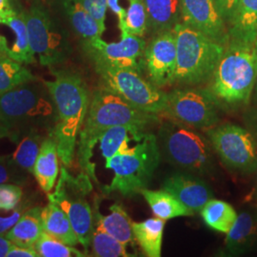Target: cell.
<instances>
[{
    "label": "cell",
    "instance_id": "obj_21",
    "mask_svg": "<svg viewBox=\"0 0 257 257\" xmlns=\"http://www.w3.org/2000/svg\"><path fill=\"white\" fill-rule=\"evenodd\" d=\"M41 217L45 232L69 246L75 247L79 244V240L68 215L55 203L49 201L42 209Z\"/></svg>",
    "mask_w": 257,
    "mask_h": 257
},
{
    "label": "cell",
    "instance_id": "obj_7",
    "mask_svg": "<svg viewBox=\"0 0 257 257\" xmlns=\"http://www.w3.org/2000/svg\"><path fill=\"white\" fill-rule=\"evenodd\" d=\"M158 142L160 151L175 166L197 174L211 171V142L195 128L169 117L161 123Z\"/></svg>",
    "mask_w": 257,
    "mask_h": 257
},
{
    "label": "cell",
    "instance_id": "obj_2",
    "mask_svg": "<svg viewBox=\"0 0 257 257\" xmlns=\"http://www.w3.org/2000/svg\"><path fill=\"white\" fill-rule=\"evenodd\" d=\"M55 79L44 81L57 109V120L51 133L59 159L66 167L74 162L77 137L89 110L90 92L82 78L66 70H53Z\"/></svg>",
    "mask_w": 257,
    "mask_h": 257
},
{
    "label": "cell",
    "instance_id": "obj_33",
    "mask_svg": "<svg viewBox=\"0 0 257 257\" xmlns=\"http://www.w3.org/2000/svg\"><path fill=\"white\" fill-rule=\"evenodd\" d=\"M90 246L92 247V256H132L127 252L126 245L96 227H94Z\"/></svg>",
    "mask_w": 257,
    "mask_h": 257
},
{
    "label": "cell",
    "instance_id": "obj_26",
    "mask_svg": "<svg viewBox=\"0 0 257 257\" xmlns=\"http://www.w3.org/2000/svg\"><path fill=\"white\" fill-rule=\"evenodd\" d=\"M149 25L158 34L171 31L181 19L179 0H144Z\"/></svg>",
    "mask_w": 257,
    "mask_h": 257
},
{
    "label": "cell",
    "instance_id": "obj_44",
    "mask_svg": "<svg viewBox=\"0 0 257 257\" xmlns=\"http://www.w3.org/2000/svg\"><path fill=\"white\" fill-rule=\"evenodd\" d=\"M14 9L10 3V0H0V14L2 19L5 15H7L12 10Z\"/></svg>",
    "mask_w": 257,
    "mask_h": 257
},
{
    "label": "cell",
    "instance_id": "obj_43",
    "mask_svg": "<svg viewBox=\"0 0 257 257\" xmlns=\"http://www.w3.org/2000/svg\"><path fill=\"white\" fill-rule=\"evenodd\" d=\"M10 47L6 37L0 35V57H9Z\"/></svg>",
    "mask_w": 257,
    "mask_h": 257
},
{
    "label": "cell",
    "instance_id": "obj_41",
    "mask_svg": "<svg viewBox=\"0 0 257 257\" xmlns=\"http://www.w3.org/2000/svg\"><path fill=\"white\" fill-rule=\"evenodd\" d=\"M121 0H107L108 8L117 17L118 19V27H123L125 17H126V8L121 5Z\"/></svg>",
    "mask_w": 257,
    "mask_h": 257
},
{
    "label": "cell",
    "instance_id": "obj_29",
    "mask_svg": "<svg viewBox=\"0 0 257 257\" xmlns=\"http://www.w3.org/2000/svg\"><path fill=\"white\" fill-rule=\"evenodd\" d=\"M66 8L74 31L85 41L102 37L106 26H103L96 19H93L79 0H68L66 2Z\"/></svg>",
    "mask_w": 257,
    "mask_h": 257
},
{
    "label": "cell",
    "instance_id": "obj_23",
    "mask_svg": "<svg viewBox=\"0 0 257 257\" xmlns=\"http://www.w3.org/2000/svg\"><path fill=\"white\" fill-rule=\"evenodd\" d=\"M230 24V39L254 43L257 37V0H240Z\"/></svg>",
    "mask_w": 257,
    "mask_h": 257
},
{
    "label": "cell",
    "instance_id": "obj_6",
    "mask_svg": "<svg viewBox=\"0 0 257 257\" xmlns=\"http://www.w3.org/2000/svg\"><path fill=\"white\" fill-rule=\"evenodd\" d=\"M173 30L177 52L175 82L194 85L210 79L226 46L185 23L179 22Z\"/></svg>",
    "mask_w": 257,
    "mask_h": 257
},
{
    "label": "cell",
    "instance_id": "obj_27",
    "mask_svg": "<svg viewBox=\"0 0 257 257\" xmlns=\"http://www.w3.org/2000/svg\"><path fill=\"white\" fill-rule=\"evenodd\" d=\"M140 193L143 195L156 217L163 220L194 214L193 211L189 210L172 193H168L165 190L153 191L146 188Z\"/></svg>",
    "mask_w": 257,
    "mask_h": 257
},
{
    "label": "cell",
    "instance_id": "obj_25",
    "mask_svg": "<svg viewBox=\"0 0 257 257\" xmlns=\"http://www.w3.org/2000/svg\"><path fill=\"white\" fill-rule=\"evenodd\" d=\"M41 207L29 208L18 223L5 235L14 244L24 247H34L43 232Z\"/></svg>",
    "mask_w": 257,
    "mask_h": 257
},
{
    "label": "cell",
    "instance_id": "obj_18",
    "mask_svg": "<svg viewBox=\"0 0 257 257\" xmlns=\"http://www.w3.org/2000/svg\"><path fill=\"white\" fill-rule=\"evenodd\" d=\"M3 24L7 25L16 36L15 43L10 47L9 57L21 64H31L36 61L29 39L25 11L13 9L3 17Z\"/></svg>",
    "mask_w": 257,
    "mask_h": 257
},
{
    "label": "cell",
    "instance_id": "obj_37",
    "mask_svg": "<svg viewBox=\"0 0 257 257\" xmlns=\"http://www.w3.org/2000/svg\"><path fill=\"white\" fill-rule=\"evenodd\" d=\"M31 203L29 201L20 202L19 206L13 210V212L5 217L0 216V235H6L10 230L18 223L19 218L23 215V213L30 208Z\"/></svg>",
    "mask_w": 257,
    "mask_h": 257
},
{
    "label": "cell",
    "instance_id": "obj_11",
    "mask_svg": "<svg viewBox=\"0 0 257 257\" xmlns=\"http://www.w3.org/2000/svg\"><path fill=\"white\" fill-rule=\"evenodd\" d=\"M218 102L201 89H175L167 93L166 115L195 130H208L218 122Z\"/></svg>",
    "mask_w": 257,
    "mask_h": 257
},
{
    "label": "cell",
    "instance_id": "obj_5",
    "mask_svg": "<svg viewBox=\"0 0 257 257\" xmlns=\"http://www.w3.org/2000/svg\"><path fill=\"white\" fill-rule=\"evenodd\" d=\"M160 148L155 135L145 133L135 145L106 161L105 167L113 172L106 193H119L134 196L146 189L160 162Z\"/></svg>",
    "mask_w": 257,
    "mask_h": 257
},
{
    "label": "cell",
    "instance_id": "obj_16",
    "mask_svg": "<svg viewBox=\"0 0 257 257\" xmlns=\"http://www.w3.org/2000/svg\"><path fill=\"white\" fill-rule=\"evenodd\" d=\"M162 190L172 193L194 213L201 211L212 198L211 189L207 184L186 174H175L167 177L162 184Z\"/></svg>",
    "mask_w": 257,
    "mask_h": 257
},
{
    "label": "cell",
    "instance_id": "obj_9",
    "mask_svg": "<svg viewBox=\"0 0 257 257\" xmlns=\"http://www.w3.org/2000/svg\"><path fill=\"white\" fill-rule=\"evenodd\" d=\"M94 65L104 87L118 94L128 104L150 113L165 112L167 93L155 84L144 79L139 72L108 65Z\"/></svg>",
    "mask_w": 257,
    "mask_h": 257
},
{
    "label": "cell",
    "instance_id": "obj_20",
    "mask_svg": "<svg viewBox=\"0 0 257 257\" xmlns=\"http://www.w3.org/2000/svg\"><path fill=\"white\" fill-rule=\"evenodd\" d=\"M110 214L103 216L97 210L93 213L94 227L109 233L122 244L128 245L135 239L133 231V221L124 208L115 203L110 208Z\"/></svg>",
    "mask_w": 257,
    "mask_h": 257
},
{
    "label": "cell",
    "instance_id": "obj_35",
    "mask_svg": "<svg viewBox=\"0 0 257 257\" xmlns=\"http://www.w3.org/2000/svg\"><path fill=\"white\" fill-rule=\"evenodd\" d=\"M29 174L15 165L8 156H0V185L13 183L23 185L27 181Z\"/></svg>",
    "mask_w": 257,
    "mask_h": 257
},
{
    "label": "cell",
    "instance_id": "obj_40",
    "mask_svg": "<svg viewBox=\"0 0 257 257\" xmlns=\"http://www.w3.org/2000/svg\"><path fill=\"white\" fill-rule=\"evenodd\" d=\"M6 257H38L34 247H24L12 243Z\"/></svg>",
    "mask_w": 257,
    "mask_h": 257
},
{
    "label": "cell",
    "instance_id": "obj_17",
    "mask_svg": "<svg viewBox=\"0 0 257 257\" xmlns=\"http://www.w3.org/2000/svg\"><path fill=\"white\" fill-rule=\"evenodd\" d=\"M58 158L55 139L48 135L42 142L33 173L38 185L45 193H51L55 188L59 173Z\"/></svg>",
    "mask_w": 257,
    "mask_h": 257
},
{
    "label": "cell",
    "instance_id": "obj_34",
    "mask_svg": "<svg viewBox=\"0 0 257 257\" xmlns=\"http://www.w3.org/2000/svg\"><path fill=\"white\" fill-rule=\"evenodd\" d=\"M34 248H36L38 257L86 256L80 250L65 244L44 230L37 239Z\"/></svg>",
    "mask_w": 257,
    "mask_h": 257
},
{
    "label": "cell",
    "instance_id": "obj_10",
    "mask_svg": "<svg viewBox=\"0 0 257 257\" xmlns=\"http://www.w3.org/2000/svg\"><path fill=\"white\" fill-rule=\"evenodd\" d=\"M25 19L30 44L40 64L52 67L65 61L70 53L68 40L39 0L25 12Z\"/></svg>",
    "mask_w": 257,
    "mask_h": 257
},
{
    "label": "cell",
    "instance_id": "obj_14",
    "mask_svg": "<svg viewBox=\"0 0 257 257\" xmlns=\"http://www.w3.org/2000/svg\"><path fill=\"white\" fill-rule=\"evenodd\" d=\"M144 58L151 82L159 88L175 83L177 52L174 30L159 33L146 47Z\"/></svg>",
    "mask_w": 257,
    "mask_h": 257
},
{
    "label": "cell",
    "instance_id": "obj_48",
    "mask_svg": "<svg viewBox=\"0 0 257 257\" xmlns=\"http://www.w3.org/2000/svg\"><path fill=\"white\" fill-rule=\"evenodd\" d=\"M254 47H255V49L257 50V37L256 39H255V41H254Z\"/></svg>",
    "mask_w": 257,
    "mask_h": 257
},
{
    "label": "cell",
    "instance_id": "obj_47",
    "mask_svg": "<svg viewBox=\"0 0 257 257\" xmlns=\"http://www.w3.org/2000/svg\"><path fill=\"white\" fill-rule=\"evenodd\" d=\"M1 24H3V19H2V16H1V14H0V25Z\"/></svg>",
    "mask_w": 257,
    "mask_h": 257
},
{
    "label": "cell",
    "instance_id": "obj_31",
    "mask_svg": "<svg viewBox=\"0 0 257 257\" xmlns=\"http://www.w3.org/2000/svg\"><path fill=\"white\" fill-rule=\"evenodd\" d=\"M36 79L27 68L11 57H0V95Z\"/></svg>",
    "mask_w": 257,
    "mask_h": 257
},
{
    "label": "cell",
    "instance_id": "obj_39",
    "mask_svg": "<svg viewBox=\"0 0 257 257\" xmlns=\"http://www.w3.org/2000/svg\"><path fill=\"white\" fill-rule=\"evenodd\" d=\"M240 0H212L215 9L225 22H229L233 18Z\"/></svg>",
    "mask_w": 257,
    "mask_h": 257
},
{
    "label": "cell",
    "instance_id": "obj_30",
    "mask_svg": "<svg viewBox=\"0 0 257 257\" xmlns=\"http://www.w3.org/2000/svg\"><path fill=\"white\" fill-rule=\"evenodd\" d=\"M203 220L208 227L222 233H228L237 218V213L229 203L212 199L207 203L202 210Z\"/></svg>",
    "mask_w": 257,
    "mask_h": 257
},
{
    "label": "cell",
    "instance_id": "obj_19",
    "mask_svg": "<svg viewBox=\"0 0 257 257\" xmlns=\"http://www.w3.org/2000/svg\"><path fill=\"white\" fill-rule=\"evenodd\" d=\"M257 237V217L248 211L241 212L227 233L226 251L229 255L245 252Z\"/></svg>",
    "mask_w": 257,
    "mask_h": 257
},
{
    "label": "cell",
    "instance_id": "obj_3",
    "mask_svg": "<svg viewBox=\"0 0 257 257\" xmlns=\"http://www.w3.org/2000/svg\"><path fill=\"white\" fill-rule=\"evenodd\" d=\"M57 120L55 100L44 81L37 78L0 95V121L13 140L29 131L51 135Z\"/></svg>",
    "mask_w": 257,
    "mask_h": 257
},
{
    "label": "cell",
    "instance_id": "obj_42",
    "mask_svg": "<svg viewBox=\"0 0 257 257\" xmlns=\"http://www.w3.org/2000/svg\"><path fill=\"white\" fill-rule=\"evenodd\" d=\"M12 242L5 235H0V257H6Z\"/></svg>",
    "mask_w": 257,
    "mask_h": 257
},
{
    "label": "cell",
    "instance_id": "obj_36",
    "mask_svg": "<svg viewBox=\"0 0 257 257\" xmlns=\"http://www.w3.org/2000/svg\"><path fill=\"white\" fill-rule=\"evenodd\" d=\"M22 198V189L19 185L13 183L0 185V210L13 211L15 210Z\"/></svg>",
    "mask_w": 257,
    "mask_h": 257
},
{
    "label": "cell",
    "instance_id": "obj_4",
    "mask_svg": "<svg viewBox=\"0 0 257 257\" xmlns=\"http://www.w3.org/2000/svg\"><path fill=\"white\" fill-rule=\"evenodd\" d=\"M257 81V50L252 42L230 39L212 74L211 93L217 101L248 104Z\"/></svg>",
    "mask_w": 257,
    "mask_h": 257
},
{
    "label": "cell",
    "instance_id": "obj_24",
    "mask_svg": "<svg viewBox=\"0 0 257 257\" xmlns=\"http://www.w3.org/2000/svg\"><path fill=\"white\" fill-rule=\"evenodd\" d=\"M145 134V128L134 125L113 126L105 131L99 139L102 156L105 160H109L131 147L133 141H138Z\"/></svg>",
    "mask_w": 257,
    "mask_h": 257
},
{
    "label": "cell",
    "instance_id": "obj_15",
    "mask_svg": "<svg viewBox=\"0 0 257 257\" xmlns=\"http://www.w3.org/2000/svg\"><path fill=\"white\" fill-rule=\"evenodd\" d=\"M183 23L227 46L230 41L225 21L215 9L212 0H179Z\"/></svg>",
    "mask_w": 257,
    "mask_h": 257
},
{
    "label": "cell",
    "instance_id": "obj_38",
    "mask_svg": "<svg viewBox=\"0 0 257 257\" xmlns=\"http://www.w3.org/2000/svg\"><path fill=\"white\" fill-rule=\"evenodd\" d=\"M79 2L93 19L105 26L106 13L108 9L107 0H79Z\"/></svg>",
    "mask_w": 257,
    "mask_h": 257
},
{
    "label": "cell",
    "instance_id": "obj_46",
    "mask_svg": "<svg viewBox=\"0 0 257 257\" xmlns=\"http://www.w3.org/2000/svg\"><path fill=\"white\" fill-rule=\"evenodd\" d=\"M252 123H253V126H254V130L256 132L257 134V112L254 114V116L252 117Z\"/></svg>",
    "mask_w": 257,
    "mask_h": 257
},
{
    "label": "cell",
    "instance_id": "obj_32",
    "mask_svg": "<svg viewBox=\"0 0 257 257\" xmlns=\"http://www.w3.org/2000/svg\"><path fill=\"white\" fill-rule=\"evenodd\" d=\"M148 26V13L144 0H128L124 25L120 29L121 37L133 35L142 37Z\"/></svg>",
    "mask_w": 257,
    "mask_h": 257
},
{
    "label": "cell",
    "instance_id": "obj_28",
    "mask_svg": "<svg viewBox=\"0 0 257 257\" xmlns=\"http://www.w3.org/2000/svg\"><path fill=\"white\" fill-rule=\"evenodd\" d=\"M164 227L165 220L158 217L133 223L135 239L146 256H161Z\"/></svg>",
    "mask_w": 257,
    "mask_h": 257
},
{
    "label": "cell",
    "instance_id": "obj_49",
    "mask_svg": "<svg viewBox=\"0 0 257 257\" xmlns=\"http://www.w3.org/2000/svg\"><path fill=\"white\" fill-rule=\"evenodd\" d=\"M256 87H257V81H256Z\"/></svg>",
    "mask_w": 257,
    "mask_h": 257
},
{
    "label": "cell",
    "instance_id": "obj_22",
    "mask_svg": "<svg viewBox=\"0 0 257 257\" xmlns=\"http://www.w3.org/2000/svg\"><path fill=\"white\" fill-rule=\"evenodd\" d=\"M46 137L39 131H29L16 137L13 141L17 143V148L11 156H8L11 161L21 171L33 174L42 142Z\"/></svg>",
    "mask_w": 257,
    "mask_h": 257
},
{
    "label": "cell",
    "instance_id": "obj_12",
    "mask_svg": "<svg viewBox=\"0 0 257 257\" xmlns=\"http://www.w3.org/2000/svg\"><path fill=\"white\" fill-rule=\"evenodd\" d=\"M207 136L211 147L228 167L243 173L256 170V143L247 130L225 124L208 128Z\"/></svg>",
    "mask_w": 257,
    "mask_h": 257
},
{
    "label": "cell",
    "instance_id": "obj_8",
    "mask_svg": "<svg viewBox=\"0 0 257 257\" xmlns=\"http://www.w3.org/2000/svg\"><path fill=\"white\" fill-rule=\"evenodd\" d=\"M91 178L85 173L74 176L66 166L60 170V176L53 193H48L49 201L55 203L65 211L72 223L79 244L88 250L94 230V217L88 194L92 192Z\"/></svg>",
    "mask_w": 257,
    "mask_h": 257
},
{
    "label": "cell",
    "instance_id": "obj_45",
    "mask_svg": "<svg viewBox=\"0 0 257 257\" xmlns=\"http://www.w3.org/2000/svg\"><path fill=\"white\" fill-rule=\"evenodd\" d=\"M10 133L7 128L2 124L0 121V139L2 138H9Z\"/></svg>",
    "mask_w": 257,
    "mask_h": 257
},
{
    "label": "cell",
    "instance_id": "obj_1",
    "mask_svg": "<svg viewBox=\"0 0 257 257\" xmlns=\"http://www.w3.org/2000/svg\"><path fill=\"white\" fill-rule=\"evenodd\" d=\"M158 121V114L138 110L106 87L95 91L79 133L76 155L83 173L97 182L95 166L92 162V151L105 131L119 125L146 128Z\"/></svg>",
    "mask_w": 257,
    "mask_h": 257
},
{
    "label": "cell",
    "instance_id": "obj_13",
    "mask_svg": "<svg viewBox=\"0 0 257 257\" xmlns=\"http://www.w3.org/2000/svg\"><path fill=\"white\" fill-rule=\"evenodd\" d=\"M85 48L94 64L132 69L139 73L145 64L146 44L141 37L127 35L121 37L119 42L111 43L97 37L85 41Z\"/></svg>",
    "mask_w": 257,
    "mask_h": 257
}]
</instances>
